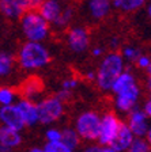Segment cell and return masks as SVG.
<instances>
[{
    "instance_id": "cell-1",
    "label": "cell",
    "mask_w": 151,
    "mask_h": 152,
    "mask_svg": "<svg viewBox=\"0 0 151 152\" xmlns=\"http://www.w3.org/2000/svg\"><path fill=\"white\" fill-rule=\"evenodd\" d=\"M19 68L26 72H35L49 65L52 56L44 42L25 41L15 56Z\"/></svg>"
},
{
    "instance_id": "cell-2",
    "label": "cell",
    "mask_w": 151,
    "mask_h": 152,
    "mask_svg": "<svg viewBox=\"0 0 151 152\" xmlns=\"http://www.w3.org/2000/svg\"><path fill=\"white\" fill-rule=\"evenodd\" d=\"M125 69V60L121 53L112 50L102 56V60L98 64L95 71V84L102 92H110L114 79Z\"/></svg>"
},
{
    "instance_id": "cell-3",
    "label": "cell",
    "mask_w": 151,
    "mask_h": 152,
    "mask_svg": "<svg viewBox=\"0 0 151 152\" xmlns=\"http://www.w3.org/2000/svg\"><path fill=\"white\" fill-rule=\"evenodd\" d=\"M21 31L26 41L44 42L50 35V25L37 10H29L18 19Z\"/></svg>"
},
{
    "instance_id": "cell-4",
    "label": "cell",
    "mask_w": 151,
    "mask_h": 152,
    "mask_svg": "<svg viewBox=\"0 0 151 152\" xmlns=\"http://www.w3.org/2000/svg\"><path fill=\"white\" fill-rule=\"evenodd\" d=\"M101 126V114L95 110H85L74 121V129L80 140L87 142L97 141Z\"/></svg>"
},
{
    "instance_id": "cell-5",
    "label": "cell",
    "mask_w": 151,
    "mask_h": 152,
    "mask_svg": "<svg viewBox=\"0 0 151 152\" xmlns=\"http://www.w3.org/2000/svg\"><path fill=\"white\" fill-rule=\"evenodd\" d=\"M38 110V124L42 125H50L57 122L64 115V102L60 101L56 95L45 96L40 102H37Z\"/></svg>"
},
{
    "instance_id": "cell-6",
    "label": "cell",
    "mask_w": 151,
    "mask_h": 152,
    "mask_svg": "<svg viewBox=\"0 0 151 152\" xmlns=\"http://www.w3.org/2000/svg\"><path fill=\"white\" fill-rule=\"evenodd\" d=\"M123 120L113 111H106L101 115V126L99 134H98V144L99 145H112L117 136V132L120 129Z\"/></svg>"
},
{
    "instance_id": "cell-7",
    "label": "cell",
    "mask_w": 151,
    "mask_h": 152,
    "mask_svg": "<svg viewBox=\"0 0 151 152\" xmlns=\"http://www.w3.org/2000/svg\"><path fill=\"white\" fill-rule=\"evenodd\" d=\"M67 45L69 50L76 54L85 53L88 50L91 44V35L86 27L83 26H74L67 31Z\"/></svg>"
},
{
    "instance_id": "cell-8",
    "label": "cell",
    "mask_w": 151,
    "mask_h": 152,
    "mask_svg": "<svg viewBox=\"0 0 151 152\" xmlns=\"http://www.w3.org/2000/svg\"><path fill=\"white\" fill-rule=\"evenodd\" d=\"M148 115H146V113L139 109L138 106L132 109L128 113V120H127V125L129 126L131 132L133 133L135 137H146L147 133L151 130L150 122H148Z\"/></svg>"
},
{
    "instance_id": "cell-9",
    "label": "cell",
    "mask_w": 151,
    "mask_h": 152,
    "mask_svg": "<svg viewBox=\"0 0 151 152\" xmlns=\"http://www.w3.org/2000/svg\"><path fill=\"white\" fill-rule=\"evenodd\" d=\"M0 124L8 128H13L15 130H19V132H22L26 128L16 103L0 106Z\"/></svg>"
},
{
    "instance_id": "cell-10",
    "label": "cell",
    "mask_w": 151,
    "mask_h": 152,
    "mask_svg": "<svg viewBox=\"0 0 151 152\" xmlns=\"http://www.w3.org/2000/svg\"><path fill=\"white\" fill-rule=\"evenodd\" d=\"M29 11L27 0H0V15L8 20H18Z\"/></svg>"
},
{
    "instance_id": "cell-11",
    "label": "cell",
    "mask_w": 151,
    "mask_h": 152,
    "mask_svg": "<svg viewBox=\"0 0 151 152\" xmlns=\"http://www.w3.org/2000/svg\"><path fill=\"white\" fill-rule=\"evenodd\" d=\"M18 106L21 115L23 118L26 126H35L38 124V110H37V102L33 99L21 98L15 102Z\"/></svg>"
},
{
    "instance_id": "cell-12",
    "label": "cell",
    "mask_w": 151,
    "mask_h": 152,
    "mask_svg": "<svg viewBox=\"0 0 151 152\" xmlns=\"http://www.w3.org/2000/svg\"><path fill=\"white\" fill-rule=\"evenodd\" d=\"M112 8V0H86L87 14L94 20H102L109 16Z\"/></svg>"
},
{
    "instance_id": "cell-13",
    "label": "cell",
    "mask_w": 151,
    "mask_h": 152,
    "mask_svg": "<svg viewBox=\"0 0 151 152\" xmlns=\"http://www.w3.org/2000/svg\"><path fill=\"white\" fill-rule=\"evenodd\" d=\"M63 8H64V6L60 0H42L37 11L52 26L56 22V19L60 16Z\"/></svg>"
},
{
    "instance_id": "cell-14",
    "label": "cell",
    "mask_w": 151,
    "mask_h": 152,
    "mask_svg": "<svg viewBox=\"0 0 151 152\" xmlns=\"http://www.w3.org/2000/svg\"><path fill=\"white\" fill-rule=\"evenodd\" d=\"M22 141L23 139L19 130H15L13 128H8L0 124V145L13 151L22 145Z\"/></svg>"
},
{
    "instance_id": "cell-15",
    "label": "cell",
    "mask_w": 151,
    "mask_h": 152,
    "mask_svg": "<svg viewBox=\"0 0 151 152\" xmlns=\"http://www.w3.org/2000/svg\"><path fill=\"white\" fill-rule=\"evenodd\" d=\"M133 139H135V136H133V133L131 132V129H129V126L127 125V122H121L116 139H114V141L112 142L110 147H113L114 152L128 151V148Z\"/></svg>"
},
{
    "instance_id": "cell-16",
    "label": "cell",
    "mask_w": 151,
    "mask_h": 152,
    "mask_svg": "<svg viewBox=\"0 0 151 152\" xmlns=\"http://www.w3.org/2000/svg\"><path fill=\"white\" fill-rule=\"evenodd\" d=\"M42 90H44V84L40 80V77L32 76V77H29V79H26L23 82L22 87H21V94H22L23 98L35 101L41 95Z\"/></svg>"
},
{
    "instance_id": "cell-17",
    "label": "cell",
    "mask_w": 151,
    "mask_h": 152,
    "mask_svg": "<svg viewBox=\"0 0 151 152\" xmlns=\"http://www.w3.org/2000/svg\"><path fill=\"white\" fill-rule=\"evenodd\" d=\"M16 65V60L14 53L8 50H0V79H6L13 75Z\"/></svg>"
},
{
    "instance_id": "cell-18",
    "label": "cell",
    "mask_w": 151,
    "mask_h": 152,
    "mask_svg": "<svg viewBox=\"0 0 151 152\" xmlns=\"http://www.w3.org/2000/svg\"><path fill=\"white\" fill-rule=\"evenodd\" d=\"M60 140L69 149V152L78 149L79 145H80V141H82L74 128H64V129H61V139Z\"/></svg>"
},
{
    "instance_id": "cell-19",
    "label": "cell",
    "mask_w": 151,
    "mask_h": 152,
    "mask_svg": "<svg viewBox=\"0 0 151 152\" xmlns=\"http://www.w3.org/2000/svg\"><path fill=\"white\" fill-rule=\"evenodd\" d=\"M147 0H112V7L123 12H135L144 7Z\"/></svg>"
},
{
    "instance_id": "cell-20",
    "label": "cell",
    "mask_w": 151,
    "mask_h": 152,
    "mask_svg": "<svg viewBox=\"0 0 151 152\" xmlns=\"http://www.w3.org/2000/svg\"><path fill=\"white\" fill-rule=\"evenodd\" d=\"M74 14H75V11H74L72 7H64L63 11H61V14H60V16L56 19V22L53 23V27L56 28V30H63V28H67L68 27V25H71V22H72L74 19ZM50 26V27H52Z\"/></svg>"
},
{
    "instance_id": "cell-21",
    "label": "cell",
    "mask_w": 151,
    "mask_h": 152,
    "mask_svg": "<svg viewBox=\"0 0 151 152\" xmlns=\"http://www.w3.org/2000/svg\"><path fill=\"white\" fill-rule=\"evenodd\" d=\"M18 101L16 91L10 86H1L0 87V106L3 104H13Z\"/></svg>"
},
{
    "instance_id": "cell-22",
    "label": "cell",
    "mask_w": 151,
    "mask_h": 152,
    "mask_svg": "<svg viewBox=\"0 0 151 152\" xmlns=\"http://www.w3.org/2000/svg\"><path fill=\"white\" fill-rule=\"evenodd\" d=\"M136 106L135 102L129 101L128 98H124L121 95H114V109L120 114H128Z\"/></svg>"
},
{
    "instance_id": "cell-23",
    "label": "cell",
    "mask_w": 151,
    "mask_h": 152,
    "mask_svg": "<svg viewBox=\"0 0 151 152\" xmlns=\"http://www.w3.org/2000/svg\"><path fill=\"white\" fill-rule=\"evenodd\" d=\"M151 149V142L146 137H135L129 145L128 151L131 152H148Z\"/></svg>"
},
{
    "instance_id": "cell-24",
    "label": "cell",
    "mask_w": 151,
    "mask_h": 152,
    "mask_svg": "<svg viewBox=\"0 0 151 152\" xmlns=\"http://www.w3.org/2000/svg\"><path fill=\"white\" fill-rule=\"evenodd\" d=\"M142 53V50L136 46H132V45H125V46L121 49V56L125 61L128 63H135V60L139 57V54Z\"/></svg>"
},
{
    "instance_id": "cell-25",
    "label": "cell",
    "mask_w": 151,
    "mask_h": 152,
    "mask_svg": "<svg viewBox=\"0 0 151 152\" xmlns=\"http://www.w3.org/2000/svg\"><path fill=\"white\" fill-rule=\"evenodd\" d=\"M42 152H69V149L61 142V140H57V141H45L42 145Z\"/></svg>"
},
{
    "instance_id": "cell-26",
    "label": "cell",
    "mask_w": 151,
    "mask_h": 152,
    "mask_svg": "<svg viewBox=\"0 0 151 152\" xmlns=\"http://www.w3.org/2000/svg\"><path fill=\"white\" fill-rule=\"evenodd\" d=\"M135 64L139 69L146 71L147 73L151 72V58H150V56H147V54L140 53L139 57L135 60Z\"/></svg>"
},
{
    "instance_id": "cell-27",
    "label": "cell",
    "mask_w": 151,
    "mask_h": 152,
    "mask_svg": "<svg viewBox=\"0 0 151 152\" xmlns=\"http://www.w3.org/2000/svg\"><path fill=\"white\" fill-rule=\"evenodd\" d=\"M61 139V129L59 128H49L45 132V141H57Z\"/></svg>"
},
{
    "instance_id": "cell-28",
    "label": "cell",
    "mask_w": 151,
    "mask_h": 152,
    "mask_svg": "<svg viewBox=\"0 0 151 152\" xmlns=\"http://www.w3.org/2000/svg\"><path fill=\"white\" fill-rule=\"evenodd\" d=\"M79 82L76 77H68V79L63 80V83H61V88H67V90H71V91H74V90L78 87Z\"/></svg>"
},
{
    "instance_id": "cell-29",
    "label": "cell",
    "mask_w": 151,
    "mask_h": 152,
    "mask_svg": "<svg viewBox=\"0 0 151 152\" xmlns=\"http://www.w3.org/2000/svg\"><path fill=\"white\" fill-rule=\"evenodd\" d=\"M56 96L60 99V101H63L64 103H66V102H68L69 99H71V96H72V91H71V90H67V88H61V90L57 91Z\"/></svg>"
},
{
    "instance_id": "cell-30",
    "label": "cell",
    "mask_w": 151,
    "mask_h": 152,
    "mask_svg": "<svg viewBox=\"0 0 151 152\" xmlns=\"http://www.w3.org/2000/svg\"><path fill=\"white\" fill-rule=\"evenodd\" d=\"M105 54V49L101 46H97V48H93L91 49V56L93 57H102Z\"/></svg>"
},
{
    "instance_id": "cell-31",
    "label": "cell",
    "mask_w": 151,
    "mask_h": 152,
    "mask_svg": "<svg viewBox=\"0 0 151 152\" xmlns=\"http://www.w3.org/2000/svg\"><path fill=\"white\" fill-rule=\"evenodd\" d=\"M142 110L146 113V115H148V117L151 115V101H150V99H147V101L144 102V104H143Z\"/></svg>"
},
{
    "instance_id": "cell-32",
    "label": "cell",
    "mask_w": 151,
    "mask_h": 152,
    "mask_svg": "<svg viewBox=\"0 0 151 152\" xmlns=\"http://www.w3.org/2000/svg\"><path fill=\"white\" fill-rule=\"evenodd\" d=\"M86 152H102V145L97 144V145H88L85 148Z\"/></svg>"
},
{
    "instance_id": "cell-33",
    "label": "cell",
    "mask_w": 151,
    "mask_h": 152,
    "mask_svg": "<svg viewBox=\"0 0 151 152\" xmlns=\"http://www.w3.org/2000/svg\"><path fill=\"white\" fill-rule=\"evenodd\" d=\"M120 46V39L117 37H113L110 39V48H113V49H117Z\"/></svg>"
},
{
    "instance_id": "cell-34",
    "label": "cell",
    "mask_w": 151,
    "mask_h": 152,
    "mask_svg": "<svg viewBox=\"0 0 151 152\" xmlns=\"http://www.w3.org/2000/svg\"><path fill=\"white\" fill-rule=\"evenodd\" d=\"M86 80L94 82L95 80V71H88V72H86Z\"/></svg>"
},
{
    "instance_id": "cell-35",
    "label": "cell",
    "mask_w": 151,
    "mask_h": 152,
    "mask_svg": "<svg viewBox=\"0 0 151 152\" xmlns=\"http://www.w3.org/2000/svg\"><path fill=\"white\" fill-rule=\"evenodd\" d=\"M30 151L32 152H42V147H33V148H30Z\"/></svg>"
},
{
    "instance_id": "cell-36",
    "label": "cell",
    "mask_w": 151,
    "mask_h": 152,
    "mask_svg": "<svg viewBox=\"0 0 151 152\" xmlns=\"http://www.w3.org/2000/svg\"><path fill=\"white\" fill-rule=\"evenodd\" d=\"M0 152H10V149L6 148V147H1V145H0Z\"/></svg>"
},
{
    "instance_id": "cell-37",
    "label": "cell",
    "mask_w": 151,
    "mask_h": 152,
    "mask_svg": "<svg viewBox=\"0 0 151 152\" xmlns=\"http://www.w3.org/2000/svg\"><path fill=\"white\" fill-rule=\"evenodd\" d=\"M61 3H72V1H76V0H60Z\"/></svg>"
}]
</instances>
